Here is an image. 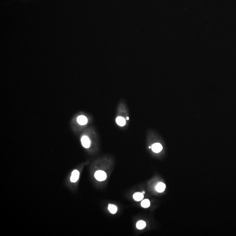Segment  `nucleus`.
Listing matches in <instances>:
<instances>
[{
    "label": "nucleus",
    "instance_id": "obj_1",
    "mask_svg": "<svg viewBox=\"0 0 236 236\" xmlns=\"http://www.w3.org/2000/svg\"><path fill=\"white\" fill-rule=\"evenodd\" d=\"M93 121V117L92 115L84 112H79L71 118L70 126L74 133L79 134L92 125Z\"/></svg>",
    "mask_w": 236,
    "mask_h": 236
},
{
    "label": "nucleus",
    "instance_id": "obj_2",
    "mask_svg": "<svg viewBox=\"0 0 236 236\" xmlns=\"http://www.w3.org/2000/svg\"><path fill=\"white\" fill-rule=\"evenodd\" d=\"M115 123L121 129L128 128L129 123V112L125 99H120L117 105L115 116Z\"/></svg>",
    "mask_w": 236,
    "mask_h": 236
},
{
    "label": "nucleus",
    "instance_id": "obj_3",
    "mask_svg": "<svg viewBox=\"0 0 236 236\" xmlns=\"http://www.w3.org/2000/svg\"><path fill=\"white\" fill-rule=\"evenodd\" d=\"M107 177L106 173L104 171L101 170L97 171L95 174V177L97 180L100 182L105 181L107 178Z\"/></svg>",
    "mask_w": 236,
    "mask_h": 236
},
{
    "label": "nucleus",
    "instance_id": "obj_4",
    "mask_svg": "<svg viewBox=\"0 0 236 236\" xmlns=\"http://www.w3.org/2000/svg\"><path fill=\"white\" fill-rule=\"evenodd\" d=\"M148 148L151 149L152 151L155 153H159L163 150V146L160 143H155L153 144L151 146H149Z\"/></svg>",
    "mask_w": 236,
    "mask_h": 236
},
{
    "label": "nucleus",
    "instance_id": "obj_5",
    "mask_svg": "<svg viewBox=\"0 0 236 236\" xmlns=\"http://www.w3.org/2000/svg\"><path fill=\"white\" fill-rule=\"evenodd\" d=\"M80 173L77 170H75L72 172L71 177V181L72 183H76L79 179Z\"/></svg>",
    "mask_w": 236,
    "mask_h": 236
},
{
    "label": "nucleus",
    "instance_id": "obj_6",
    "mask_svg": "<svg viewBox=\"0 0 236 236\" xmlns=\"http://www.w3.org/2000/svg\"><path fill=\"white\" fill-rule=\"evenodd\" d=\"M166 188V185L164 183H159L156 187V190L158 193H163Z\"/></svg>",
    "mask_w": 236,
    "mask_h": 236
},
{
    "label": "nucleus",
    "instance_id": "obj_7",
    "mask_svg": "<svg viewBox=\"0 0 236 236\" xmlns=\"http://www.w3.org/2000/svg\"><path fill=\"white\" fill-rule=\"evenodd\" d=\"M144 198V194L141 193H136L134 194L133 196V198L135 201H141Z\"/></svg>",
    "mask_w": 236,
    "mask_h": 236
},
{
    "label": "nucleus",
    "instance_id": "obj_8",
    "mask_svg": "<svg viewBox=\"0 0 236 236\" xmlns=\"http://www.w3.org/2000/svg\"><path fill=\"white\" fill-rule=\"evenodd\" d=\"M146 227V223L143 220H140L136 223V227L138 229H143Z\"/></svg>",
    "mask_w": 236,
    "mask_h": 236
},
{
    "label": "nucleus",
    "instance_id": "obj_9",
    "mask_svg": "<svg viewBox=\"0 0 236 236\" xmlns=\"http://www.w3.org/2000/svg\"><path fill=\"white\" fill-rule=\"evenodd\" d=\"M108 209L111 214H115L117 212L118 209H117V207L115 205L109 204L108 206Z\"/></svg>",
    "mask_w": 236,
    "mask_h": 236
},
{
    "label": "nucleus",
    "instance_id": "obj_10",
    "mask_svg": "<svg viewBox=\"0 0 236 236\" xmlns=\"http://www.w3.org/2000/svg\"><path fill=\"white\" fill-rule=\"evenodd\" d=\"M150 205V201L148 199H144L142 200L141 203V206L144 208H147L149 207Z\"/></svg>",
    "mask_w": 236,
    "mask_h": 236
}]
</instances>
